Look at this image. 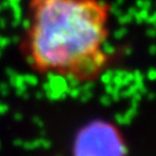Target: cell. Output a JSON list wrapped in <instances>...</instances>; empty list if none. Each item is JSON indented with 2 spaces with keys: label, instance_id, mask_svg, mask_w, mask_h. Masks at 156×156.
Wrapping results in <instances>:
<instances>
[{
  "label": "cell",
  "instance_id": "1",
  "mask_svg": "<svg viewBox=\"0 0 156 156\" xmlns=\"http://www.w3.org/2000/svg\"><path fill=\"white\" fill-rule=\"evenodd\" d=\"M109 16L103 0H30L21 53L38 74L95 81L111 62Z\"/></svg>",
  "mask_w": 156,
  "mask_h": 156
},
{
  "label": "cell",
  "instance_id": "2",
  "mask_svg": "<svg viewBox=\"0 0 156 156\" xmlns=\"http://www.w3.org/2000/svg\"><path fill=\"white\" fill-rule=\"evenodd\" d=\"M127 145L122 132L113 123L94 121L76 134L73 156H126Z\"/></svg>",
  "mask_w": 156,
  "mask_h": 156
}]
</instances>
